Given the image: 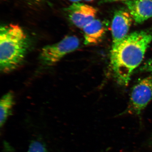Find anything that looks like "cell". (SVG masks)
<instances>
[{"label":"cell","mask_w":152,"mask_h":152,"mask_svg":"<svg viewBox=\"0 0 152 152\" xmlns=\"http://www.w3.org/2000/svg\"><path fill=\"white\" fill-rule=\"evenodd\" d=\"M149 142L151 145H152V134L151 136V138H150Z\"/></svg>","instance_id":"9a60e30c"},{"label":"cell","mask_w":152,"mask_h":152,"mask_svg":"<svg viewBox=\"0 0 152 152\" xmlns=\"http://www.w3.org/2000/svg\"><path fill=\"white\" fill-rule=\"evenodd\" d=\"M86 45H95L100 42L106 32V27L100 20L95 19L83 28Z\"/></svg>","instance_id":"ba28073f"},{"label":"cell","mask_w":152,"mask_h":152,"mask_svg":"<svg viewBox=\"0 0 152 152\" xmlns=\"http://www.w3.org/2000/svg\"><path fill=\"white\" fill-rule=\"evenodd\" d=\"M69 18L77 27L83 29L95 20L97 10L89 5L83 3H73L66 9Z\"/></svg>","instance_id":"5b68a950"},{"label":"cell","mask_w":152,"mask_h":152,"mask_svg":"<svg viewBox=\"0 0 152 152\" xmlns=\"http://www.w3.org/2000/svg\"><path fill=\"white\" fill-rule=\"evenodd\" d=\"M27 152H48L46 147L42 142L33 141L30 144Z\"/></svg>","instance_id":"30bf717a"},{"label":"cell","mask_w":152,"mask_h":152,"mask_svg":"<svg viewBox=\"0 0 152 152\" xmlns=\"http://www.w3.org/2000/svg\"><path fill=\"white\" fill-rule=\"evenodd\" d=\"M133 20L131 14L127 11L118 10L115 12L111 26L112 49L115 48L128 35Z\"/></svg>","instance_id":"8992f818"},{"label":"cell","mask_w":152,"mask_h":152,"mask_svg":"<svg viewBox=\"0 0 152 152\" xmlns=\"http://www.w3.org/2000/svg\"><path fill=\"white\" fill-rule=\"evenodd\" d=\"M28 46L27 37L19 25L2 26L0 29V68L4 73L13 71L23 61Z\"/></svg>","instance_id":"7a4b0ae2"},{"label":"cell","mask_w":152,"mask_h":152,"mask_svg":"<svg viewBox=\"0 0 152 152\" xmlns=\"http://www.w3.org/2000/svg\"><path fill=\"white\" fill-rule=\"evenodd\" d=\"M23 2L32 7H41L48 4L51 0H21Z\"/></svg>","instance_id":"8fae6325"},{"label":"cell","mask_w":152,"mask_h":152,"mask_svg":"<svg viewBox=\"0 0 152 152\" xmlns=\"http://www.w3.org/2000/svg\"><path fill=\"white\" fill-rule=\"evenodd\" d=\"M125 4L137 23H142L152 18V0H131Z\"/></svg>","instance_id":"52a82bcc"},{"label":"cell","mask_w":152,"mask_h":152,"mask_svg":"<svg viewBox=\"0 0 152 152\" xmlns=\"http://www.w3.org/2000/svg\"><path fill=\"white\" fill-rule=\"evenodd\" d=\"M152 40L151 35L147 32H134L115 48L112 49L111 65L115 79L120 86H127L133 71L140 64Z\"/></svg>","instance_id":"6da1fadb"},{"label":"cell","mask_w":152,"mask_h":152,"mask_svg":"<svg viewBox=\"0 0 152 152\" xmlns=\"http://www.w3.org/2000/svg\"><path fill=\"white\" fill-rule=\"evenodd\" d=\"M69 1L72 3H76L80 2L82 0H69Z\"/></svg>","instance_id":"5bb4252c"},{"label":"cell","mask_w":152,"mask_h":152,"mask_svg":"<svg viewBox=\"0 0 152 152\" xmlns=\"http://www.w3.org/2000/svg\"><path fill=\"white\" fill-rule=\"evenodd\" d=\"M85 1H86L91 2L92 1H94V0H85Z\"/></svg>","instance_id":"2e32d148"},{"label":"cell","mask_w":152,"mask_h":152,"mask_svg":"<svg viewBox=\"0 0 152 152\" xmlns=\"http://www.w3.org/2000/svg\"><path fill=\"white\" fill-rule=\"evenodd\" d=\"M140 70L141 72L152 73V58L144 63L140 69Z\"/></svg>","instance_id":"7c38bea8"},{"label":"cell","mask_w":152,"mask_h":152,"mask_svg":"<svg viewBox=\"0 0 152 152\" xmlns=\"http://www.w3.org/2000/svg\"><path fill=\"white\" fill-rule=\"evenodd\" d=\"M14 95L9 92L3 96L0 102V125L2 127L5 124L10 115L14 106Z\"/></svg>","instance_id":"9c48e42d"},{"label":"cell","mask_w":152,"mask_h":152,"mask_svg":"<svg viewBox=\"0 0 152 152\" xmlns=\"http://www.w3.org/2000/svg\"><path fill=\"white\" fill-rule=\"evenodd\" d=\"M152 99V76L139 81L134 86L130 98L128 113L139 115Z\"/></svg>","instance_id":"277c9868"},{"label":"cell","mask_w":152,"mask_h":152,"mask_svg":"<svg viewBox=\"0 0 152 152\" xmlns=\"http://www.w3.org/2000/svg\"><path fill=\"white\" fill-rule=\"evenodd\" d=\"M109 1L112 2H116V1H124L126 2L128 1H131V0H108Z\"/></svg>","instance_id":"4fadbf2b"},{"label":"cell","mask_w":152,"mask_h":152,"mask_svg":"<svg viewBox=\"0 0 152 152\" xmlns=\"http://www.w3.org/2000/svg\"><path fill=\"white\" fill-rule=\"evenodd\" d=\"M79 45L80 40L77 37L67 36L56 43L44 47L40 54V60L45 65H54L66 55L77 50Z\"/></svg>","instance_id":"3957f363"}]
</instances>
